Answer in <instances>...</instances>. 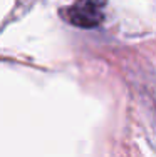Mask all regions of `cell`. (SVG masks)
I'll list each match as a JSON object with an SVG mask.
<instances>
[{
	"label": "cell",
	"mask_w": 156,
	"mask_h": 157,
	"mask_svg": "<svg viewBox=\"0 0 156 157\" xmlns=\"http://www.w3.org/2000/svg\"><path fill=\"white\" fill-rule=\"evenodd\" d=\"M106 0H77L67 9V18L72 25L81 29H94L104 20Z\"/></svg>",
	"instance_id": "obj_1"
}]
</instances>
